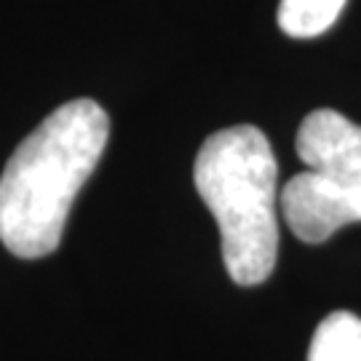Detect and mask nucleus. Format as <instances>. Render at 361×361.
I'll list each match as a JSON object with an SVG mask.
<instances>
[{
	"label": "nucleus",
	"mask_w": 361,
	"mask_h": 361,
	"mask_svg": "<svg viewBox=\"0 0 361 361\" xmlns=\"http://www.w3.org/2000/svg\"><path fill=\"white\" fill-rule=\"evenodd\" d=\"M110 140L94 99L56 107L11 153L0 174V244L13 257H49L62 244L70 209Z\"/></svg>",
	"instance_id": "1"
},
{
	"label": "nucleus",
	"mask_w": 361,
	"mask_h": 361,
	"mask_svg": "<svg viewBox=\"0 0 361 361\" xmlns=\"http://www.w3.org/2000/svg\"><path fill=\"white\" fill-rule=\"evenodd\" d=\"M193 182L217 219L228 276L241 286L262 284L279 259V161L268 137L246 123L209 134Z\"/></svg>",
	"instance_id": "2"
},
{
	"label": "nucleus",
	"mask_w": 361,
	"mask_h": 361,
	"mask_svg": "<svg viewBox=\"0 0 361 361\" xmlns=\"http://www.w3.org/2000/svg\"><path fill=\"white\" fill-rule=\"evenodd\" d=\"M281 214L289 231L305 244H324L340 228L361 222V185L300 171L281 190Z\"/></svg>",
	"instance_id": "3"
},
{
	"label": "nucleus",
	"mask_w": 361,
	"mask_h": 361,
	"mask_svg": "<svg viewBox=\"0 0 361 361\" xmlns=\"http://www.w3.org/2000/svg\"><path fill=\"white\" fill-rule=\"evenodd\" d=\"M295 147L310 171L361 185V126L343 113L313 110L300 123Z\"/></svg>",
	"instance_id": "4"
},
{
	"label": "nucleus",
	"mask_w": 361,
	"mask_h": 361,
	"mask_svg": "<svg viewBox=\"0 0 361 361\" xmlns=\"http://www.w3.org/2000/svg\"><path fill=\"white\" fill-rule=\"evenodd\" d=\"M308 361H361V319L335 310L324 319L310 340Z\"/></svg>",
	"instance_id": "5"
},
{
	"label": "nucleus",
	"mask_w": 361,
	"mask_h": 361,
	"mask_svg": "<svg viewBox=\"0 0 361 361\" xmlns=\"http://www.w3.org/2000/svg\"><path fill=\"white\" fill-rule=\"evenodd\" d=\"M345 0H281L279 27L289 38H316L340 19Z\"/></svg>",
	"instance_id": "6"
}]
</instances>
